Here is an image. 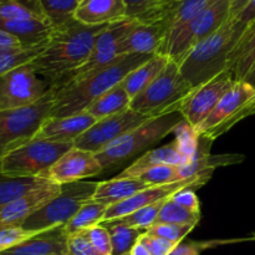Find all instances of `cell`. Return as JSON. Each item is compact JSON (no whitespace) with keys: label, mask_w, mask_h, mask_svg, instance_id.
<instances>
[{"label":"cell","mask_w":255,"mask_h":255,"mask_svg":"<svg viewBox=\"0 0 255 255\" xmlns=\"http://www.w3.org/2000/svg\"><path fill=\"white\" fill-rule=\"evenodd\" d=\"M107 25L90 26L74 17L60 26H54L46 46L31 66L37 75L46 79L50 86L59 84L87 61L95 40Z\"/></svg>","instance_id":"6da1fadb"},{"label":"cell","mask_w":255,"mask_h":255,"mask_svg":"<svg viewBox=\"0 0 255 255\" xmlns=\"http://www.w3.org/2000/svg\"><path fill=\"white\" fill-rule=\"evenodd\" d=\"M153 55L128 54L116 61L92 71L80 79L50 86L54 91V105L50 117H64L86 111L87 107L101 95L117 86L134 69Z\"/></svg>","instance_id":"7a4b0ae2"},{"label":"cell","mask_w":255,"mask_h":255,"mask_svg":"<svg viewBox=\"0 0 255 255\" xmlns=\"http://www.w3.org/2000/svg\"><path fill=\"white\" fill-rule=\"evenodd\" d=\"M234 46L231 19L216 32L192 47L178 64L179 71L192 89L228 70V56Z\"/></svg>","instance_id":"3957f363"},{"label":"cell","mask_w":255,"mask_h":255,"mask_svg":"<svg viewBox=\"0 0 255 255\" xmlns=\"http://www.w3.org/2000/svg\"><path fill=\"white\" fill-rule=\"evenodd\" d=\"M183 120V116L179 112L153 117L141 126L129 131L128 133L120 137L106 148L96 153L104 172L121 166L122 163L142 152L149 151L151 147L162 141L164 137L173 133L176 127Z\"/></svg>","instance_id":"277c9868"},{"label":"cell","mask_w":255,"mask_h":255,"mask_svg":"<svg viewBox=\"0 0 255 255\" xmlns=\"http://www.w3.org/2000/svg\"><path fill=\"white\" fill-rule=\"evenodd\" d=\"M192 91L193 89L182 76L178 64L169 60L162 74L132 99L129 109L149 117L179 112L182 102Z\"/></svg>","instance_id":"5b68a950"},{"label":"cell","mask_w":255,"mask_h":255,"mask_svg":"<svg viewBox=\"0 0 255 255\" xmlns=\"http://www.w3.org/2000/svg\"><path fill=\"white\" fill-rule=\"evenodd\" d=\"M52 105L54 91L50 87L46 95L31 106L0 110V161L35 138L42 122L50 116Z\"/></svg>","instance_id":"8992f818"},{"label":"cell","mask_w":255,"mask_h":255,"mask_svg":"<svg viewBox=\"0 0 255 255\" xmlns=\"http://www.w3.org/2000/svg\"><path fill=\"white\" fill-rule=\"evenodd\" d=\"M99 182L80 181L64 184L59 196L24 222L22 227L30 231L47 232L65 226L79 209L92 199Z\"/></svg>","instance_id":"52a82bcc"},{"label":"cell","mask_w":255,"mask_h":255,"mask_svg":"<svg viewBox=\"0 0 255 255\" xmlns=\"http://www.w3.org/2000/svg\"><path fill=\"white\" fill-rule=\"evenodd\" d=\"M231 19V0H217L182 27L162 49L161 55L179 64L189 50L211 36Z\"/></svg>","instance_id":"ba28073f"},{"label":"cell","mask_w":255,"mask_h":255,"mask_svg":"<svg viewBox=\"0 0 255 255\" xmlns=\"http://www.w3.org/2000/svg\"><path fill=\"white\" fill-rule=\"evenodd\" d=\"M72 147L74 143L32 139L0 161V173L41 178L42 174Z\"/></svg>","instance_id":"9c48e42d"},{"label":"cell","mask_w":255,"mask_h":255,"mask_svg":"<svg viewBox=\"0 0 255 255\" xmlns=\"http://www.w3.org/2000/svg\"><path fill=\"white\" fill-rule=\"evenodd\" d=\"M50 85L39 79L31 62L16 67L0 79V110L31 106L49 91Z\"/></svg>","instance_id":"30bf717a"},{"label":"cell","mask_w":255,"mask_h":255,"mask_svg":"<svg viewBox=\"0 0 255 255\" xmlns=\"http://www.w3.org/2000/svg\"><path fill=\"white\" fill-rule=\"evenodd\" d=\"M151 119L153 117L128 109L121 114L95 122L85 133H82L74 142V146L96 154L106 148L112 142L119 139L120 137L128 133L129 131L141 126Z\"/></svg>","instance_id":"8fae6325"},{"label":"cell","mask_w":255,"mask_h":255,"mask_svg":"<svg viewBox=\"0 0 255 255\" xmlns=\"http://www.w3.org/2000/svg\"><path fill=\"white\" fill-rule=\"evenodd\" d=\"M134 22H136V20L125 19L122 21L107 25L95 40L94 49H92V52L87 61L80 69L75 70L69 76L61 80L59 84L52 85V86H59L65 82L80 79V77L85 76L90 72L96 71L101 67L112 64L119 57L124 56L122 55V44L133 27Z\"/></svg>","instance_id":"7c38bea8"},{"label":"cell","mask_w":255,"mask_h":255,"mask_svg":"<svg viewBox=\"0 0 255 255\" xmlns=\"http://www.w3.org/2000/svg\"><path fill=\"white\" fill-rule=\"evenodd\" d=\"M234 81L233 75L227 70L211 81L194 89L179 107V114L183 116L184 121L196 129L198 128L216 109L224 94L233 86Z\"/></svg>","instance_id":"4fadbf2b"},{"label":"cell","mask_w":255,"mask_h":255,"mask_svg":"<svg viewBox=\"0 0 255 255\" xmlns=\"http://www.w3.org/2000/svg\"><path fill=\"white\" fill-rule=\"evenodd\" d=\"M255 99V89L246 80H236L233 86L224 94L221 101L197 128L199 136L214 141L222 136V131L242 109Z\"/></svg>","instance_id":"5bb4252c"},{"label":"cell","mask_w":255,"mask_h":255,"mask_svg":"<svg viewBox=\"0 0 255 255\" xmlns=\"http://www.w3.org/2000/svg\"><path fill=\"white\" fill-rule=\"evenodd\" d=\"M211 178L212 177L207 176L194 177V178L184 179V181L176 182V183L159 184V186L149 187V188L138 192V193L134 194L131 198L126 199V201L120 202V203L109 207L106 213H105L102 223L124 218V217L128 216V214L133 213V212L138 211V209L151 206V204L157 203V202L167 201V199H169L172 196H174L177 192L182 191V189L199 188V187L204 186Z\"/></svg>","instance_id":"9a60e30c"},{"label":"cell","mask_w":255,"mask_h":255,"mask_svg":"<svg viewBox=\"0 0 255 255\" xmlns=\"http://www.w3.org/2000/svg\"><path fill=\"white\" fill-rule=\"evenodd\" d=\"M104 172L96 154L85 149L72 147L62 154L44 174L41 178L55 184L74 183L85 181V178L99 176Z\"/></svg>","instance_id":"2e32d148"},{"label":"cell","mask_w":255,"mask_h":255,"mask_svg":"<svg viewBox=\"0 0 255 255\" xmlns=\"http://www.w3.org/2000/svg\"><path fill=\"white\" fill-rule=\"evenodd\" d=\"M62 186L60 184L47 181L12 201L0 211V228L7 226H22L27 218L56 198Z\"/></svg>","instance_id":"e0dca14e"},{"label":"cell","mask_w":255,"mask_h":255,"mask_svg":"<svg viewBox=\"0 0 255 255\" xmlns=\"http://www.w3.org/2000/svg\"><path fill=\"white\" fill-rule=\"evenodd\" d=\"M95 122L96 120L86 111L64 117L49 116L42 122L34 139L74 143Z\"/></svg>","instance_id":"ac0fdd59"},{"label":"cell","mask_w":255,"mask_h":255,"mask_svg":"<svg viewBox=\"0 0 255 255\" xmlns=\"http://www.w3.org/2000/svg\"><path fill=\"white\" fill-rule=\"evenodd\" d=\"M189 161L181 153L178 146L174 141L164 144L159 148L149 149L139 156L136 161L132 162L121 173L117 174V178H139L143 173L152 168L159 166H184Z\"/></svg>","instance_id":"d6986e66"},{"label":"cell","mask_w":255,"mask_h":255,"mask_svg":"<svg viewBox=\"0 0 255 255\" xmlns=\"http://www.w3.org/2000/svg\"><path fill=\"white\" fill-rule=\"evenodd\" d=\"M74 17L90 26L114 24L128 19L125 0H82L77 5Z\"/></svg>","instance_id":"ffe728a7"},{"label":"cell","mask_w":255,"mask_h":255,"mask_svg":"<svg viewBox=\"0 0 255 255\" xmlns=\"http://www.w3.org/2000/svg\"><path fill=\"white\" fill-rule=\"evenodd\" d=\"M166 25H148L136 21L122 44V55L159 54L166 41Z\"/></svg>","instance_id":"44dd1931"},{"label":"cell","mask_w":255,"mask_h":255,"mask_svg":"<svg viewBox=\"0 0 255 255\" xmlns=\"http://www.w3.org/2000/svg\"><path fill=\"white\" fill-rule=\"evenodd\" d=\"M69 253L64 226L37 234L34 238L0 252V255H62Z\"/></svg>","instance_id":"7402d4cb"},{"label":"cell","mask_w":255,"mask_h":255,"mask_svg":"<svg viewBox=\"0 0 255 255\" xmlns=\"http://www.w3.org/2000/svg\"><path fill=\"white\" fill-rule=\"evenodd\" d=\"M152 187L141 178H115L97 183L92 199L111 207L131 198L138 192Z\"/></svg>","instance_id":"603a6c76"},{"label":"cell","mask_w":255,"mask_h":255,"mask_svg":"<svg viewBox=\"0 0 255 255\" xmlns=\"http://www.w3.org/2000/svg\"><path fill=\"white\" fill-rule=\"evenodd\" d=\"M255 65V20L247 27L228 56V71L234 80H244Z\"/></svg>","instance_id":"cb8c5ba5"},{"label":"cell","mask_w":255,"mask_h":255,"mask_svg":"<svg viewBox=\"0 0 255 255\" xmlns=\"http://www.w3.org/2000/svg\"><path fill=\"white\" fill-rule=\"evenodd\" d=\"M0 29L14 35L25 45H37L49 40L54 26L49 20L0 19Z\"/></svg>","instance_id":"d4e9b609"},{"label":"cell","mask_w":255,"mask_h":255,"mask_svg":"<svg viewBox=\"0 0 255 255\" xmlns=\"http://www.w3.org/2000/svg\"><path fill=\"white\" fill-rule=\"evenodd\" d=\"M168 62V57L157 54L147 60L146 62L139 65L133 71L129 72L122 81V85H124L128 96L133 99L142 91H144L162 74Z\"/></svg>","instance_id":"484cf974"},{"label":"cell","mask_w":255,"mask_h":255,"mask_svg":"<svg viewBox=\"0 0 255 255\" xmlns=\"http://www.w3.org/2000/svg\"><path fill=\"white\" fill-rule=\"evenodd\" d=\"M131 101L132 99L128 96L121 82L101 95L97 100H95L87 107L86 112L91 115L96 121H99V120L106 119V117L114 116V115L121 114L128 110L131 106Z\"/></svg>","instance_id":"4316f807"},{"label":"cell","mask_w":255,"mask_h":255,"mask_svg":"<svg viewBox=\"0 0 255 255\" xmlns=\"http://www.w3.org/2000/svg\"><path fill=\"white\" fill-rule=\"evenodd\" d=\"M216 1L217 0H182L181 4L178 5L176 11L172 14V16L169 17V20L166 24L167 35L164 45H166L169 40L173 39L174 35H176L182 27L186 26L191 20H193L197 15L201 14L203 10H206L207 7H209ZM163 47H162V49H163ZM159 54H161V52H159Z\"/></svg>","instance_id":"83f0119b"},{"label":"cell","mask_w":255,"mask_h":255,"mask_svg":"<svg viewBox=\"0 0 255 255\" xmlns=\"http://www.w3.org/2000/svg\"><path fill=\"white\" fill-rule=\"evenodd\" d=\"M107 208L109 207L106 204L100 203V202L94 201V199L87 201L79 209V212L72 217L71 221L64 226L67 237L71 236V234L87 231L92 227L101 224L104 222V217Z\"/></svg>","instance_id":"f1b7e54d"},{"label":"cell","mask_w":255,"mask_h":255,"mask_svg":"<svg viewBox=\"0 0 255 255\" xmlns=\"http://www.w3.org/2000/svg\"><path fill=\"white\" fill-rule=\"evenodd\" d=\"M44 178L37 177H12L0 173V211L26 192L41 186Z\"/></svg>","instance_id":"f546056e"},{"label":"cell","mask_w":255,"mask_h":255,"mask_svg":"<svg viewBox=\"0 0 255 255\" xmlns=\"http://www.w3.org/2000/svg\"><path fill=\"white\" fill-rule=\"evenodd\" d=\"M0 19L49 20L40 0H0Z\"/></svg>","instance_id":"4dcf8cb0"},{"label":"cell","mask_w":255,"mask_h":255,"mask_svg":"<svg viewBox=\"0 0 255 255\" xmlns=\"http://www.w3.org/2000/svg\"><path fill=\"white\" fill-rule=\"evenodd\" d=\"M110 232L112 242V255H127L144 233L139 229L129 228L119 221H111L102 223Z\"/></svg>","instance_id":"1f68e13d"},{"label":"cell","mask_w":255,"mask_h":255,"mask_svg":"<svg viewBox=\"0 0 255 255\" xmlns=\"http://www.w3.org/2000/svg\"><path fill=\"white\" fill-rule=\"evenodd\" d=\"M47 41L37 45H29L16 51L0 52V79L11 70L34 61L42 52Z\"/></svg>","instance_id":"d6a6232c"},{"label":"cell","mask_w":255,"mask_h":255,"mask_svg":"<svg viewBox=\"0 0 255 255\" xmlns=\"http://www.w3.org/2000/svg\"><path fill=\"white\" fill-rule=\"evenodd\" d=\"M42 10L52 26H60L74 19L79 0H40Z\"/></svg>","instance_id":"836d02e7"},{"label":"cell","mask_w":255,"mask_h":255,"mask_svg":"<svg viewBox=\"0 0 255 255\" xmlns=\"http://www.w3.org/2000/svg\"><path fill=\"white\" fill-rule=\"evenodd\" d=\"M201 221V214L193 213L184 207L179 206L171 198L163 204L156 223H173V224H191L196 226Z\"/></svg>","instance_id":"e575fe53"},{"label":"cell","mask_w":255,"mask_h":255,"mask_svg":"<svg viewBox=\"0 0 255 255\" xmlns=\"http://www.w3.org/2000/svg\"><path fill=\"white\" fill-rule=\"evenodd\" d=\"M163 0H125L127 17L141 24H152L161 10Z\"/></svg>","instance_id":"d590c367"},{"label":"cell","mask_w":255,"mask_h":255,"mask_svg":"<svg viewBox=\"0 0 255 255\" xmlns=\"http://www.w3.org/2000/svg\"><path fill=\"white\" fill-rule=\"evenodd\" d=\"M168 201V199H167ZM167 201L157 202V203L147 206L144 208L138 209V211L133 212V213L128 214V216L124 217V218L116 219L120 223L125 224V226L129 227V228L139 229V231L146 232L149 227L153 226L157 221L159 212H161L162 207Z\"/></svg>","instance_id":"8d00e7d4"},{"label":"cell","mask_w":255,"mask_h":255,"mask_svg":"<svg viewBox=\"0 0 255 255\" xmlns=\"http://www.w3.org/2000/svg\"><path fill=\"white\" fill-rule=\"evenodd\" d=\"M173 133L176 136L173 141L177 143L181 153L191 162L196 154L197 149H198L199 137L201 136L198 134L197 129L184 120L176 127Z\"/></svg>","instance_id":"74e56055"},{"label":"cell","mask_w":255,"mask_h":255,"mask_svg":"<svg viewBox=\"0 0 255 255\" xmlns=\"http://www.w3.org/2000/svg\"><path fill=\"white\" fill-rule=\"evenodd\" d=\"M40 233H44V232L30 231V229L24 228L22 226L1 227L0 228V252L14 248L19 244L34 238Z\"/></svg>","instance_id":"f35d334b"},{"label":"cell","mask_w":255,"mask_h":255,"mask_svg":"<svg viewBox=\"0 0 255 255\" xmlns=\"http://www.w3.org/2000/svg\"><path fill=\"white\" fill-rule=\"evenodd\" d=\"M196 226L191 224H173V223H154L147 229V233L164 238L174 243H182L187 236L191 233Z\"/></svg>","instance_id":"ab89813d"},{"label":"cell","mask_w":255,"mask_h":255,"mask_svg":"<svg viewBox=\"0 0 255 255\" xmlns=\"http://www.w3.org/2000/svg\"><path fill=\"white\" fill-rule=\"evenodd\" d=\"M144 182L151 186H159V184L176 183V182L184 181L181 176V166H159L147 171L146 173L139 177Z\"/></svg>","instance_id":"60d3db41"},{"label":"cell","mask_w":255,"mask_h":255,"mask_svg":"<svg viewBox=\"0 0 255 255\" xmlns=\"http://www.w3.org/2000/svg\"><path fill=\"white\" fill-rule=\"evenodd\" d=\"M255 20V0H249L248 4L242 9L238 15L231 19L232 27H233V41L234 45L238 42L242 35L247 30V27ZM234 47V46H233Z\"/></svg>","instance_id":"b9f144b4"},{"label":"cell","mask_w":255,"mask_h":255,"mask_svg":"<svg viewBox=\"0 0 255 255\" xmlns=\"http://www.w3.org/2000/svg\"><path fill=\"white\" fill-rule=\"evenodd\" d=\"M92 246L104 255H112V242L110 232L104 224H99L84 231Z\"/></svg>","instance_id":"7bdbcfd3"},{"label":"cell","mask_w":255,"mask_h":255,"mask_svg":"<svg viewBox=\"0 0 255 255\" xmlns=\"http://www.w3.org/2000/svg\"><path fill=\"white\" fill-rule=\"evenodd\" d=\"M67 249L71 255H104L92 246L85 232L67 237Z\"/></svg>","instance_id":"ee69618b"},{"label":"cell","mask_w":255,"mask_h":255,"mask_svg":"<svg viewBox=\"0 0 255 255\" xmlns=\"http://www.w3.org/2000/svg\"><path fill=\"white\" fill-rule=\"evenodd\" d=\"M141 239L142 242L148 247L152 255H169L177 248V246H178V243L167 241V239L164 238H159V237L149 234L147 233V232H144V233L142 234Z\"/></svg>","instance_id":"f6af8a7d"},{"label":"cell","mask_w":255,"mask_h":255,"mask_svg":"<svg viewBox=\"0 0 255 255\" xmlns=\"http://www.w3.org/2000/svg\"><path fill=\"white\" fill-rule=\"evenodd\" d=\"M172 199H173L177 204L184 207V208L188 209V211L193 212V213L201 214V202H199L196 192L192 188H186L177 192L174 196H172Z\"/></svg>","instance_id":"bcb514c9"},{"label":"cell","mask_w":255,"mask_h":255,"mask_svg":"<svg viewBox=\"0 0 255 255\" xmlns=\"http://www.w3.org/2000/svg\"><path fill=\"white\" fill-rule=\"evenodd\" d=\"M209 246L211 243L208 242L183 241L169 255H201L202 252L208 248Z\"/></svg>","instance_id":"7dc6e473"},{"label":"cell","mask_w":255,"mask_h":255,"mask_svg":"<svg viewBox=\"0 0 255 255\" xmlns=\"http://www.w3.org/2000/svg\"><path fill=\"white\" fill-rule=\"evenodd\" d=\"M25 46H29V45H25L14 35L0 29V52L16 51V50L22 49Z\"/></svg>","instance_id":"c3c4849f"},{"label":"cell","mask_w":255,"mask_h":255,"mask_svg":"<svg viewBox=\"0 0 255 255\" xmlns=\"http://www.w3.org/2000/svg\"><path fill=\"white\" fill-rule=\"evenodd\" d=\"M254 115H255V99L253 100V101L249 102V104L247 105L244 109H242L241 111L236 115V117H234L233 120H231V121L228 122V125H227V126L224 127L223 131H222V134H224L226 132H228L229 129L233 128V127L238 124V122L243 121L244 119H248V117H251V116H254Z\"/></svg>","instance_id":"681fc988"},{"label":"cell","mask_w":255,"mask_h":255,"mask_svg":"<svg viewBox=\"0 0 255 255\" xmlns=\"http://www.w3.org/2000/svg\"><path fill=\"white\" fill-rule=\"evenodd\" d=\"M129 255H152L151 252H149L148 247L146 246V244L142 242L141 237H139V239L137 241V243L134 244L133 248L131 249V252H129Z\"/></svg>","instance_id":"f907efd6"},{"label":"cell","mask_w":255,"mask_h":255,"mask_svg":"<svg viewBox=\"0 0 255 255\" xmlns=\"http://www.w3.org/2000/svg\"><path fill=\"white\" fill-rule=\"evenodd\" d=\"M249 0H231V19L242 11L244 6L248 4Z\"/></svg>","instance_id":"816d5d0a"},{"label":"cell","mask_w":255,"mask_h":255,"mask_svg":"<svg viewBox=\"0 0 255 255\" xmlns=\"http://www.w3.org/2000/svg\"><path fill=\"white\" fill-rule=\"evenodd\" d=\"M244 80H246L247 82H249V84H251L252 86H253L255 89V65L253 67H252V70L249 71V74L247 75V77Z\"/></svg>","instance_id":"f5cc1de1"},{"label":"cell","mask_w":255,"mask_h":255,"mask_svg":"<svg viewBox=\"0 0 255 255\" xmlns=\"http://www.w3.org/2000/svg\"><path fill=\"white\" fill-rule=\"evenodd\" d=\"M246 241H254L255 242V232H254V233H252L251 236H249L248 238L246 239Z\"/></svg>","instance_id":"db71d44e"},{"label":"cell","mask_w":255,"mask_h":255,"mask_svg":"<svg viewBox=\"0 0 255 255\" xmlns=\"http://www.w3.org/2000/svg\"><path fill=\"white\" fill-rule=\"evenodd\" d=\"M62 255H71V254H69V253H66V254H62Z\"/></svg>","instance_id":"11a10c76"},{"label":"cell","mask_w":255,"mask_h":255,"mask_svg":"<svg viewBox=\"0 0 255 255\" xmlns=\"http://www.w3.org/2000/svg\"><path fill=\"white\" fill-rule=\"evenodd\" d=\"M80 1H82V0H79V2H80Z\"/></svg>","instance_id":"9f6ffc18"},{"label":"cell","mask_w":255,"mask_h":255,"mask_svg":"<svg viewBox=\"0 0 255 255\" xmlns=\"http://www.w3.org/2000/svg\"><path fill=\"white\" fill-rule=\"evenodd\" d=\"M127 255H129V254H127Z\"/></svg>","instance_id":"6f0895ef"}]
</instances>
